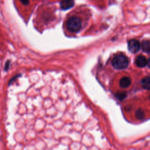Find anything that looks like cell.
Wrapping results in <instances>:
<instances>
[{
  "label": "cell",
  "mask_w": 150,
  "mask_h": 150,
  "mask_svg": "<svg viewBox=\"0 0 150 150\" xmlns=\"http://www.w3.org/2000/svg\"><path fill=\"white\" fill-rule=\"evenodd\" d=\"M82 26L81 19L76 16H71L68 19L66 22L67 29L71 32H79Z\"/></svg>",
  "instance_id": "obj_1"
},
{
  "label": "cell",
  "mask_w": 150,
  "mask_h": 150,
  "mask_svg": "<svg viewBox=\"0 0 150 150\" xmlns=\"http://www.w3.org/2000/svg\"><path fill=\"white\" fill-rule=\"evenodd\" d=\"M148 60L144 56H138L135 59V64L139 67H143L147 64Z\"/></svg>",
  "instance_id": "obj_4"
},
{
  "label": "cell",
  "mask_w": 150,
  "mask_h": 150,
  "mask_svg": "<svg viewBox=\"0 0 150 150\" xmlns=\"http://www.w3.org/2000/svg\"><path fill=\"white\" fill-rule=\"evenodd\" d=\"M117 97L120 100H122L123 98H124L125 97V93H118V94H117Z\"/></svg>",
  "instance_id": "obj_10"
},
{
  "label": "cell",
  "mask_w": 150,
  "mask_h": 150,
  "mask_svg": "<svg viewBox=\"0 0 150 150\" xmlns=\"http://www.w3.org/2000/svg\"><path fill=\"white\" fill-rule=\"evenodd\" d=\"M128 59L124 54H120L115 56L112 61L113 67L116 69H124L128 65Z\"/></svg>",
  "instance_id": "obj_2"
},
{
  "label": "cell",
  "mask_w": 150,
  "mask_h": 150,
  "mask_svg": "<svg viewBox=\"0 0 150 150\" xmlns=\"http://www.w3.org/2000/svg\"><path fill=\"white\" fill-rule=\"evenodd\" d=\"M74 0H62L60 2V8L63 10H67L71 8L74 5Z\"/></svg>",
  "instance_id": "obj_5"
},
{
  "label": "cell",
  "mask_w": 150,
  "mask_h": 150,
  "mask_svg": "<svg viewBox=\"0 0 150 150\" xmlns=\"http://www.w3.org/2000/svg\"><path fill=\"white\" fill-rule=\"evenodd\" d=\"M131 83V80L128 77H124L120 81V85L122 88H127L129 87Z\"/></svg>",
  "instance_id": "obj_6"
},
{
  "label": "cell",
  "mask_w": 150,
  "mask_h": 150,
  "mask_svg": "<svg viewBox=\"0 0 150 150\" xmlns=\"http://www.w3.org/2000/svg\"><path fill=\"white\" fill-rule=\"evenodd\" d=\"M142 49L145 52H150V42L144 41L142 43Z\"/></svg>",
  "instance_id": "obj_8"
},
{
  "label": "cell",
  "mask_w": 150,
  "mask_h": 150,
  "mask_svg": "<svg viewBox=\"0 0 150 150\" xmlns=\"http://www.w3.org/2000/svg\"><path fill=\"white\" fill-rule=\"evenodd\" d=\"M142 87L146 90H150V77H147L142 79L141 81Z\"/></svg>",
  "instance_id": "obj_7"
},
{
  "label": "cell",
  "mask_w": 150,
  "mask_h": 150,
  "mask_svg": "<svg viewBox=\"0 0 150 150\" xmlns=\"http://www.w3.org/2000/svg\"><path fill=\"white\" fill-rule=\"evenodd\" d=\"M141 45L139 42L135 39L130 40L128 43V50L130 52L132 53H135L139 51L140 49Z\"/></svg>",
  "instance_id": "obj_3"
},
{
  "label": "cell",
  "mask_w": 150,
  "mask_h": 150,
  "mask_svg": "<svg viewBox=\"0 0 150 150\" xmlns=\"http://www.w3.org/2000/svg\"><path fill=\"white\" fill-rule=\"evenodd\" d=\"M20 1L23 4V5H28L29 3V0H20Z\"/></svg>",
  "instance_id": "obj_11"
},
{
  "label": "cell",
  "mask_w": 150,
  "mask_h": 150,
  "mask_svg": "<svg viewBox=\"0 0 150 150\" xmlns=\"http://www.w3.org/2000/svg\"><path fill=\"white\" fill-rule=\"evenodd\" d=\"M136 117L138 119H142L144 116H145V114H144V112L142 110H138L136 112Z\"/></svg>",
  "instance_id": "obj_9"
},
{
  "label": "cell",
  "mask_w": 150,
  "mask_h": 150,
  "mask_svg": "<svg viewBox=\"0 0 150 150\" xmlns=\"http://www.w3.org/2000/svg\"><path fill=\"white\" fill-rule=\"evenodd\" d=\"M147 64L148 66V67L150 68V59L148 60V63H147Z\"/></svg>",
  "instance_id": "obj_12"
}]
</instances>
